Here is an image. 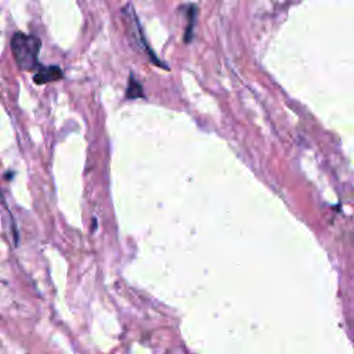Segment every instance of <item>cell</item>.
Returning <instances> with one entry per match:
<instances>
[{"instance_id": "obj_1", "label": "cell", "mask_w": 354, "mask_h": 354, "mask_svg": "<svg viewBox=\"0 0 354 354\" xmlns=\"http://www.w3.org/2000/svg\"><path fill=\"white\" fill-rule=\"evenodd\" d=\"M41 47L39 37L33 35H26L22 32L14 33L11 39V50L18 66L24 71H32L39 65L37 54Z\"/></svg>"}, {"instance_id": "obj_2", "label": "cell", "mask_w": 354, "mask_h": 354, "mask_svg": "<svg viewBox=\"0 0 354 354\" xmlns=\"http://www.w3.org/2000/svg\"><path fill=\"white\" fill-rule=\"evenodd\" d=\"M62 77V71L57 65L51 66H41L39 72L33 76V80L36 84H44L53 80H58Z\"/></svg>"}, {"instance_id": "obj_3", "label": "cell", "mask_w": 354, "mask_h": 354, "mask_svg": "<svg viewBox=\"0 0 354 354\" xmlns=\"http://www.w3.org/2000/svg\"><path fill=\"white\" fill-rule=\"evenodd\" d=\"M127 97L129 98H137V97H142V90H141V84L134 79V76L130 77L129 82V88H127Z\"/></svg>"}]
</instances>
